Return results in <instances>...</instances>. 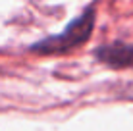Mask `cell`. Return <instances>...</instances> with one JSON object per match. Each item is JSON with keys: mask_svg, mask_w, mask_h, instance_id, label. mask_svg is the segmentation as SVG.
Segmentation results:
<instances>
[{"mask_svg": "<svg viewBox=\"0 0 133 131\" xmlns=\"http://www.w3.org/2000/svg\"><path fill=\"white\" fill-rule=\"evenodd\" d=\"M95 27V6H89L81 13L79 17L71 21L70 25L64 29L60 35H52V37L41 40L31 46V50L41 52V54H58V52H68L71 48L83 44L91 37Z\"/></svg>", "mask_w": 133, "mask_h": 131, "instance_id": "cell-1", "label": "cell"}, {"mask_svg": "<svg viewBox=\"0 0 133 131\" xmlns=\"http://www.w3.org/2000/svg\"><path fill=\"white\" fill-rule=\"evenodd\" d=\"M97 58L102 60L104 64L114 67H127L133 66V44H106L97 50Z\"/></svg>", "mask_w": 133, "mask_h": 131, "instance_id": "cell-2", "label": "cell"}]
</instances>
